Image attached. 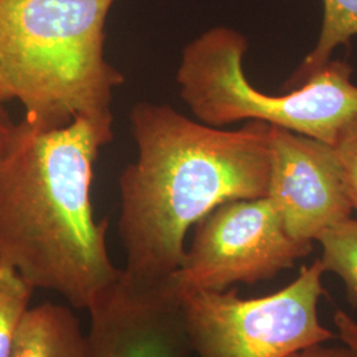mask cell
<instances>
[{"instance_id": "obj_1", "label": "cell", "mask_w": 357, "mask_h": 357, "mask_svg": "<svg viewBox=\"0 0 357 357\" xmlns=\"http://www.w3.org/2000/svg\"><path fill=\"white\" fill-rule=\"evenodd\" d=\"M130 126L138 158L119 175L123 270L163 281L181 265L185 236L203 217L228 202L266 196L270 125L222 130L142 101Z\"/></svg>"}, {"instance_id": "obj_2", "label": "cell", "mask_w": 357, "mask_h": 357, "mask_svg": "<svg viewBox=\"0 0 357 357\" xmlns=\"http://www.w3.org/2000/svg\"><path fill=\"white\" fill-rule=\"evenodd\" d=\"M112 141L79 116L59 128L23 118L0 159V261L75 308L88 310L121 274L91 203L94 165Z\"/></svg>"}, {"instance_id": "obj_3", "label": "cell", "mask_w": 357, "mask_h": 357, "mask_svg": "<svg viewBox=\"0 0 357 357\" xmlns=\"http://www.w3.org/2000/svg\"><path fill=\"white\" fill-rule=\"evenodd\" d=\"M115 0H0V85L41 128L76 116L114 137L112 103L125 77L105 57Z\"/></svg>"}, {"instance_id": "obj_4", "label": "cell", "mask_w": 357, "mask_h": 357, "mask_svg": "<svg viewBox=\"0 0 357 357\" xmlns=\"http://www.w3.org/2000/svg\"><path fill=\"white\" fill-rule=\"evenodd\" d=\"M248 41L228 26H215L184 47L176 73L180 97L195 118L212 128L257 121L335 146L357 121L352 68L331 60L284 94L255 88L243 72Z\"/></svg>"}, {"instance_id": "obj_5", "label": "cell", "mask_w": 357, "mask_h": 357, "mask_svg": "<svg viewBox=\"0 0 357 357\" xmlns=\"http://www.w3.org/2000/svg\"><path fill=\"white\" fill-rule=\"evenodd\" d=\"M320 258L275 293L245 299L236 289L180 295L192 352L199 357H289L332 340L319 320L327 294Z\"/></svg>"}, {"instance_id": "obj_6", "label": "cell", "mask_w": 357, "mask_h": 357, "mask_svg": "<svg viewBox=\"0 0 357 357\" xmlns=\"http://www.w3.org/2000/svg\"><path fill=\"white\" fill-rule=\"evenodd\" d=\"M312 250L286 231L268 196L218 205L196 225L191 245L168 278L178 296L255 284L293 268Z\"/></svg>"}, {"instance_id": "obj_7", "label": "cell", "mask_w": 357, "mask_h": 357, "mask_svg": "<svg viewBox=\"0 0 357 357\" xmlns=\"http://www.w3.org/2000/svg\"><path fill=\"white\" fill-rule=\"evenodd\" d=\"M294 240L314 243L354 206L331 144L270 126L268 193Z\"/></svg>"}, {"instance_id": "obj_8", "label": "cell", "mask_w": 357, "mask_h": 357, "mask_svg": "<svg viewBox=\"0 0 357 357\" xmlns=\"http://www.w3.org/2000/svg\"><path fill=\"white\" fill-rule=\"evenodd\" d=\"M89 357H188L191 340L169 280L121 274L88 308Z\"/></svg>"}, {"instance_id": "obj_9", "label": "cell", "mask_w": 357, "mask_h": 357, "mask_svg": "<svg viewBox=\"0 0 357 357\" xmlns=\"http://www.w3.org/2000/svg\"><path fill=\"white\" fill-rule=\"evenodd\" d=\"M10 357H89L86 335L70 307L45 302L26 310Z\"/></svg>"}, {"instance_id": "obj_10", "label": "cell", "mask_w": 357, "mask_h": 357, "mask_svg": "<svg viewBox=\"0 0 357 357\" xmlns=\"http://www.w3.org/2000/svg\"><path fill=\"white\" fill-rule=\"evenodd\" d=\"M357 36V0H323V23L315 47L298 66L287 86L298 88L331 61L340 45Z\"/></svg>"}, {"instance_id": "obj_11", "label": "cell", "mask_w": 357, "mask_h": 357, "mask_svg": "<svg viewBox=\"0 0 357 357\" xmlns=\"http://www.w3.org/2000/svg\"><path fill=\"white\" fill-rule=\"evenodd\" d=\"M317 243L321 246L320 261L326 273L343 282L349 305L357 308V218H348L326 230Z\"/></svg>"}, {"instance_id": "obj_12", "label": "cell", "mask_w": 357, "mask_h": 357, "mask_svg": "<svg viewBox=\"0 0 357 357\" xmlns=\"http://www.w3.org/2000/svg\"><path fill=\"white\" fill-rule=\"evenodd\" d=\"M33 290L15 268L0 261V357H10Z\"/></svg>"}, {"instance_id": "obj_13", "label": "cell", "mask_w": 357, "mask_h": 357, "mask_svg": "<svg viewBox=\"0 0 357 357\" xmlns=\"http://www.w3.org/2000/svg\"><path fill=\"white\" fill-rule=\"evenodd\" d=\"M333 149L340 163L354 211L357 212V121L345 128Z\"/></svg>"}, {"instance_id": "obj_14", "label": "cell", "mask_w": 357, "mask_h": 357, "mask_svg": "<svg viewBox=\"0 0 357 357\" xmlns=\"http://www.w3.org/2000/svg\"><path fill=\"white\" fill-rule=\"evenodd\" d=\"M333 324L337 331V337L354 354V356L357 357V320L337 308L333 312Z\"/></svg>"}, {"instance_id": "obj_15", "label": "cell", "mask_w": 357, "mask_h": 357, "mask_svg": "<svg viewBox=\"0 0 357 357\" xmlns=\"http://www.w3.org/2000/svg\"><path fill=\"white\" fill-rule=\"evenodd\" d=\"M324 344L326 343L308 347L289 357H355L347 347H327Z\"/></svg>"}, {"instance_id": "obj_16", "label": "cell", "mask_w": 357, "mask_h": 357, "mask_svg": "<svg viewBox=\"0 0 357 357\" xmlns=\"http://www.w3.org/2000/svg\"><path fill=\"white\" fill-rule=\"evenodd\" d=\"M15 126L16 123H13L10 115L7 114V112L3 109L0 103V159L11 142Z\"/></svg>"}, {"instance_id": "obj_17", "label": "cell", "mask_w": 357, "mask_h": 357, "mask_svg": "<svg viewBox=\"0 0 357 357\" xmlns=\"http://www.w3.org/2000/svg\"><path fill=\"white\" fill-rule=\"evenodd\" d=\"M10 101H13L11 94L4 89L3 85H0V103L10 102Z\"/></svg>"}]
</instances>
